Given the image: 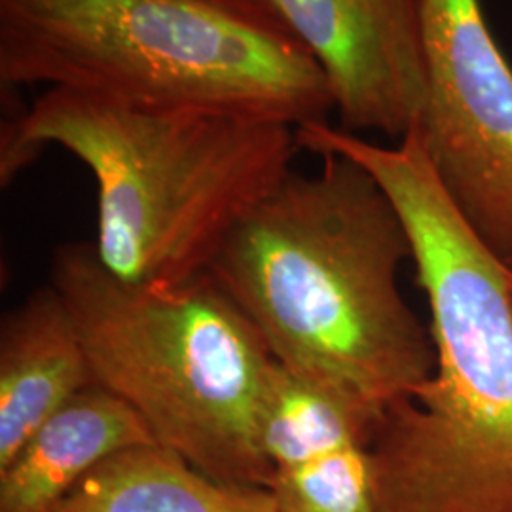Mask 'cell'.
<instances>
[{"mask_svg":"<svg viewBox=\"0 0 512 512\" xmlns=\"http://www.w3.org/2000/svg\"><path fill=\"white\" fill-rule=\"evenodd\" d=\"M384 414L275 361L264 395L258 439L272 469L283 471L348 446H370Z\"/></svg>","mask_w":512,"mask_h":512,"instance_id":"8fae6325","label":"cell"},{"mask_svg":"<svg viewBox=\"0 0 512 512\" xmlns=\"http://www.w3.org/2000/svg\"><path fill=\"white\" fill-rule=\"evenodd\" d=\"M268 488L279 512H380L366 446L275 471Z\"/></svg>","mask_w":512,"mask_h":512,"instance_id":"7c38bea8","label":"cell"},{"mask_svg":"<svg viewBox=\"0 0 512 512\" xmlns=\"http://www.w3.org/2000/svg\"><path fill=\"white\" fill-rule=\"evenodd\" d=\"M145 444H158L145 420L109 389L90 385L0 467V512H52L103 461Z\"/></svg>","mask_w":512,"mask_h":512,"instance_id":"9c48e42d","label":"cell"},{"mask_svg":"<svg viewBox=\"0 0 512 512\" xmlns=\"http://www.w3.org/2000/svg\"><path fill=\"white\" fill-rule=\"evenodd\" d=\"M300 150L340 154L384 188L431 311L433 376L368 446L380 512H512L511 268L446 192L420 129L395 147L310 122Z\"/></svg>","mask_w":512,"mask_h":512,"instance_id":"6da1fadb","label":"cell"},{"mask_svg":"<svg viewBox=\"0 0 512 512\" xmlns=\"http://www.w3.org/2000/svg\"><path fill=\"white\" fill-rule=\"evenodd\" d=\"M90 385L95 378L86 349L54 285L6 313L0 325V467Z\"/></svg>","mask_w":512,"mask_h":512,"instance_id":"ba28073f","label":"cell"},{"mask_svg":"<svg viewBox=\"0 0 512 512\" xmlns=\"http://www.w3.org/2000/svg\"><path fill=\"white\" fill-rule=\"evenodd\" d=\"M48 147L97 186L101 264L128 283L207 274L222 241L293 167V126L241 112L171 109L50 88L2 124L6 186Z\"/></svg>","mask_w":512,"mask_h":512,"instance_id":"3957f363","label":"cell"},{"mask_svg":"<svg viewBox=\"0 0 512 512\" xmlns=\"http://www.w3.org/2000/svg\"><path fill=\"white\" fill-rule=\"evenodd\" d=\"M429 105L421 135L446 192L512 268V67L480 0H418Z\"/></svg>","mask_w":512,"mask_h":512,"instance_id":"8992f818","label":"cell"},{"mask_svg":"<svg viewBox=\"0 0 512 512\" xmlns=\"http://www.w3.org/2000/svg\"><path fill=\"white\" fill-rule=\"evenodd\" d=\"M52 512H279L264 486L205 475L162 444L103 461Z\"/></svg>","mask_w":512,"mask_h":512,"instance_id":"30bf717a","label":"cell"},{"mask_svg":"<svg viewBox=\"0 0 512 512\" xmlns=\"http://www.w3.org/2000/svg\"><path fill=\"white\" fill-rule=\"evenodd\" d=\"M321 160L311 175L291 169L234 224L207 275L277 363L385 414L437 365L397 281L410 239L365 167Z\"/></svg>","mask_w":512,"mask_h":512,"instance_id":"7a4b0ae2","label":"cell"},{"mask_svg":"<svg viewBox=\"0 0 512 512\" xmlns=\"http://www.w3.org/2000/svg\"><path fill=\"white\" fill-rule=\"evenodd\" d=\"M2 92L329 122V86L268 0H0Z\"/></svg>","mask_w":512,"mask_h":512,"instance_id":"277c9868","label":"cell"},{"mask_svg":"<svg viewBox=\"0 0 512 512\" xmlns=\"http://www.w3.org/2000/svg\"><path fill=\"white\" fill-rule=\"evenodd\" d=\"M317 63L340 129L397 143L429 105L418 0H268Z\"/></svg>","mask_w":512,"mask_h":512,"instance_id":"52a82bcc","label":"cell"},{"mask_svg":"<svg viewBox=\"0 0 512 512\" xmlns=\"http://www.w3.org/2000/svg\"><path fill=\"white\" fill-rule=\"evenodd\" d=\"M52 285L95 384L126 401L158 444L205 475L270 486L258 423L274 355L209 275L128 283L101 264L93 243H65L54 253Z\"/></svg>","mask_w":512,"mask_h":512,"instance_id":"5b68a950","label":"cell"},{"mask_svg":"<svg viewBox=\"0 0 512 512\" xmlns=\"http://www.w3.org/2000/svg\"><path fill=\"white\" fill-rule=\"evenodd\" d=\"M511 296H512V268H511Z\"/></svg>","mask_w":512,"mask_h":512,"instance_id":"4fadbf2b","label":"cell"}]
</instances>
